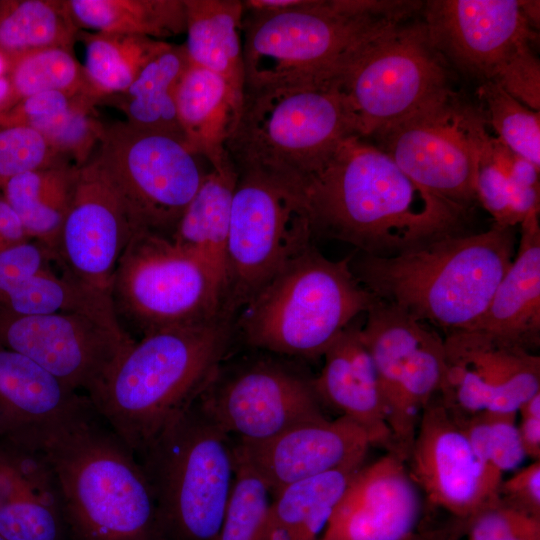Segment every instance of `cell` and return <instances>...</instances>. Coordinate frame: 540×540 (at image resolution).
I'll use <instances>...</instances> for the list:
<instances>
[{
    "instance_id": "1",
    "label": "cell",
    "mask_w": 540,
    "mask_h": 540,
    "mask_svg": "<svg viewBox=\"0 0 540 540\" xmlns=\"http://www.w3.org/2000/svg\"><path fill=\"white\" fill-rule=\"evenodd\" d=\"M302 193L314 237L375 257L467 232L470 208L422 188L358 135L340 143Z\"/></svg>"
},
{
    "instance_id": "2",
    "label": "cell",
    "mask_w": 540,
    "mask_h": 540,
    "mask_svg": "<svg viewBox=\"0 0 540 540\" xmlns=\"http://www.w3.org/2000/svg\"><path fill=\"white\" fill-rule=\"evenodd\" d=\"M9 436L33 444L49 462L70 540H159L145 471L91 401L62 419Z\"/></svg>"
},
{
    "instance_id": "3",
    "label": "cell",
    "mask_w": 540,
    "mask_h": 540,
    "mask_svg": "<svg viewBox=\"0 0 540 540\" xmlns=\"http://www.w3.org/2000/svg\"><path fill=\"white\" fill-rule=\"evenodd\" d=\"M514 228L443 237L392 257L354 250L350 268L379 301L444 334L471 327L484 313L516 252Z\"/></svg>"
},
{
    "instance_id": "4",
    "label": "cell",
    "mask_w": 540,
    "mask_h": 540,
    "mask_svg": "<svg viewBox=\"0 0 540 540\" xmlns=\"http://www.w3.org/2000/svg\"><path fill=\"white\" fill-rule=\"evenodd\" d=\"M235 338L234 320L226 316L149 333L134 341L88 398L137 455L197 401Z\"/></svg>"
},
{
    "instance_id": "5",
    "label": "cell",
    "mask_w": 540,
    "mask_h": 540,
    "mask_svg": "<svg viewBox=\"0 0 540 540\" xmlns=\"http://www.w3.org/2000/svg\"><path fill=\"white\" fill-rule=\"evenodd\" d=\"M350 254L334 261L314 244L287 262L239 311L235 337L280 355L322 357L377 301L356 279Z\"/></svg>"
},
{
    "instance_id": "6",
    "label": "cell",
    "mask_w": 540,
    "mask_h": 540,
    "mask_svg": "<svg viewBox=\"0 0 540 540\" xmlns=\"http://www.w3.org/2000/svg\"><path fill=\"white\" fill-rule=\"evenodd\" d=\"M353 135L359 136L355 116L332 82L251 89L244 91L227 151L237 172H258L302 193Z\"/></svg>"
},
{
    "instance_id": "7",
    "label": "cell",
    "mask_w": 540,
    "mask_h": 540,
    "mask_svg": "<svg viewBox=\"0 0 540 540\" xmlns=\"http://www.w3.org/2000/svg\"><path fill=\"white\" fill-rule=\"evenodd\" d=\"M156 504L159 540H217L235 473V442L197 402L136 455Z\"/></svg>"
},
{
    "instance_id": "8",
    "label": "cell",
    "mask_w": 540,
    "mask_h": 540,
    "mask_svg": "<svg viewBox=\"0 0 540 540\" xmlns=\"http://www.w3.org/2000/svg\"><path fill=\"white\" fill-rule=\"evenodd\" d=\"M396 24L359 14L353 0L244 10L245 90L329 83L362 43Z\"/></svg>"
},
{
    "instance_id": "9",
    "label": "cell",
    "mask_w": 540,
    "mask_h": 540,
    "mask_svg": "<svg viewBox=\"0 0 540 540\" xmlns=\"http://www.w3.org/2000/svg\"><path fill=\"white\" fill-rule=\"evenodd\" d=\"M109 295L119 326L134 340L225 316L224 289L213 271L170 238L143 230L122 253Z\"/></svg>"
},
{
    "instance_id": "10",
    "label": "cell",
    "mask_w": 540,
    "mask_h": 540,
    "mask_svg": "<svg viewBox=\"0 0 540 540\" xmlns=\"http://www.w3.org/2000/svg\"><path fill=\"white\" fill-rule=\"evenodd\" d=\"M407 21L362 43L331 81L345 96L362 138L451 91L448 64L423 21Z\"/></svg>"
},
{
    "instance_id": "11",
    "label": "cell",
    "mask_w": 540,
    "mask_h": 540,
    "mask_svg": "<svg viewBox=\"0 0 540 540\" xmlns=\"http://www.w3.org/2000/svg\"><path fill=\"white\" fill-rule=\"evenodd\" d=\"M303 194L254 171L238 172L226 246L223 314L231 319L293 257L313 244Z\"/></svg>"
},
{
    "instance_id": "12",
    "label": "cell",
    "mask_w": 540,
    "mask_h": 540,
    "mask_svg": "<svg viewBox=\"0 0 540 540\" xmlns=\"http://www.w3.org/2000/svg\"><path fill=\"white\" fill-rule=\"evenodd\" d=\"M92 158L136 227L168 238L208 173L183 140L125 121L105 125Z\"/></svg>"
},
{
    "instance_id": "13",
    "label": "cell",
    "mask_w": 540,
    "mask_h": 540,
    "mask_svg": "<svg viewBox=\"0 0 540 540\" xmlns=\"http://www.w3.org/2000/svg\"><path fill=\"white\" fill-rule=\"evenodd\" d=\"M365 314L360 333L377 372L392 454L405 462L421 414L441 388L444 338L379 300Z\"/></svg>"
},
{
    "instance_id": "14",
    "label": "cell",
    "mask_w": 540,
    "mask_h": 540,
    "mask_svg": "<svg viewBox=\"0 0 540 540\" xmlns=\"http://www.w3.org/2000/svg\"><path fill=\"white\" fill-rule=\"evenodd\" d=\"M480 113L451 90L369 139L416 184L470 208L476 200Z\"/></svg>"
},
{
    "instance_id": "15",
    "label": "cell",
    "mask_w": 540,
    "mask_h": 540,
    "mask_svg": "<svg viewBox=\"0 0 540 540\" xmlns=\"http://www.w3.org/2000/svg\"><path fill=\"white\" fill-rule=\"evenodd\" d=\"M196 402L238 441H263L294 426L327 419L312 379L269 358L232 366L224 361Z\"/></svg>"
},
{
    "instance_id": "16",
    "label": "cell",
    "mask_w": 540,
    "mask_h": 540,
    "mask_svg": "<svg viewBox=\"0 0 540 540\" xmlns=\"http://www.w3.org/2000/svg\"><path fill=\"white\" fill-rule=\"evenodd\" d=\"M134 341L117 323L89 314L0 312L1 345L27 356L87 396Z\"/></svg>"
},
{
    "instance_id": "17",
    "label": "cell",
    "mask_w": 540,
    "mask_h": 540,
    "mask_svg": "<svg viewBox=\"0 0 540 540\" xmlns=\"http://www.w3.org/2000/svg\"><path fill=\"white\" fill-rule=\"evenodd\" d=\"M445 368L439 398L451 411L517 412L540 392V357L474 330L444 336Z\"/></svg>"
},
{
    "instance_id": "18",
    "label": "cell",
    "mask_w": 540,
    "mask_h": 540,
    "mask_svg": "<svg viewBox=\"0 0 540 540\" xmlns=\"http://www.w3.org/2000/svg\"><path fill=\"white\" fill-rule=\"evenodd\" d=\"M138 230L122 199L91 158L77 169L55 262L74 280L109 295L117 263Z\"/></svg>"
},
{
    "instance_id": "19",
    "label": "cell",
    "mask_w": 540,
    "mask_h": 540,
    "mask_svg": "<svg viewBox=\"0 0 540 540\" xmlns=\"http://www.w3.org/2000/svg\"><path fill=\"white\" fill-rule=\"evenodd\" d=\"M405 465L430 505L460 519L496 498L502 482L481 464L439 396L421 414Z\"/></svg>"
},
{
    "instance_id": "20",
    "label": "cell",
    "mask_w": 540,
    "mask_h": 540,
    "mask_svg": "<svg viewBox=\"0 0 540 540\" xmlns=\"http://www.w3.org/2000/svg\"><path fill=\"white\" fill-rule=\"evenodd\" d=\"M421 12L436 51L481 83L537 36L520 0H428Z\"/></svg>"
},
{
    "instance_id": "21",
    "label": "cell",
    "mask_w": 540,
    "mask_h": 540,
    "mask_svg": "<svg viewBox=\"0 0 540 540\" xmlns=\"http://www.w3.org/2000/svg\"><path fill=\"white\" fill-rule=\"evenodd\" d=\"M370 446L366 431L340 416L303 423L263 441H237L235 452L275 495L298 481L334 470L361 468Z\"/></svg>"
},
{
    "instance_id": "22",
    "label": "cell",
    "mask_w": 540,
    "mask_h": 540,
    "mask_svg": "<svg viewBox=\"0 0 540 540\" xmlns=\"http://www.w3.org/2000/svg\"><path fill=\"white\" fill-rule=\"evenodd\" d=\"M420 493L387 452L354 474L318 540H405L420 526Z\"/></svg>"
},
{
    "instance_id": "23",
    "label": "cell",
    "mask_w": 540,
    "mask_h": 540,
    "mask_svg": "<svg viewBox=\"0 0 540 540\" xmlns=\"http://www.w3.org/2000/svg\"><path fill=\"white\" fill-rule=\"evenodd\" d=\"M0 534L6 540H70L60 491L44 454L0 434Z\"/></svg>"
},
{
    "instance_id": "24",
    "label": "cell",
    "mask_w": 540,
    "mask_h": 540,
    "mask_svg": "<svg viewBox=\"0 0 540 540\" xmlns=\"http://www.w3.org/2000/svg\"><path fill=\"white\" fill-rule=\"evenodd\" d=\"M361 325L353 321L323 354L324 364L312 379L322 404L362 427L372 446L392 453L391 432L377 372L362 340Z\"/></svg>"
},
{
    "instance_id": "25",
    "label": "cell",
    "mask_w": 540,
    "mask_h": 540,
    "mask_svg": "<svg viewBox=\"0 0 540 540\" xmlns=\"http://www.w3.org/2000/svg\"><path fill=\"white\" fill-rule=\"evenodd\" d=\"M520 228V241L509 269L484 313L465 330L533 351L540 343L539 212L530 213Z\"/></svg>"
},
{
    "instance_id": "26",
    "label": "cell",
    "mask_w": 540,
    "mask_h": 540,
    "mask_svg": "<svg viewBox=\"0 0 540 540\" xmlns=\"http://www.w3.org/2000/svg\"><path fill=\"white\" fill-rule=\"evenodd\" d=\"M89 402L32 359L0 344V434L57 421Z\"/></svg>"
},
{
    "instance_id": "27",
    "label": "cell",
    "mask_w": 540,
    "mask_h": 540,
    "mask_svg": "<svg viewBox=\"0 0 540 540\" xmlns=\"http://www.w3.org/2000/svg\"><path fill=\"white\" fill-rule=\"evenodd\" d=\"M241 106L220 76L190 62L177 90L178 122L188 148L214 170L236 168L227 142Z\"/></svg>"
},
{
    "instance_id": "28",
    "label": "cell",
    "mask_w": 540,
    "mask_h": 540,
    "mask_svg": "<svg viewBox=\"0 0 540 540\" xmlns=\"http://www.w3.org/2000/svg\"><path fill=\"white\" fill-rule=\"evenodd\" d=\"M192 64L220 76L242 103L245 75L240 30L244 8L238 0H184Z\"/></svg>"
},
{
    "instance_id": "29",
    "label": "cell",
    "mask_w": 540,
    "mask_h": 540,
    "mask_svg": "<svg viewBox=\"0 0 540 540\" xmlns=\"http://www.w3.org/2000/svg\"><path fill=\"white\" fill-rule=\"evenodd\" d=\"M189 65L185 45L168 43L146 63L126 90L100 103H109L121 110L125 122L138 130L184 141L177 117L176 96Z\"/></svg>"
},
{
    "instance_id": "30",
    "label": "cell",
    "mask_w": 540,
    "mask_h": 540,
    "mask_svg": "<svg viewBox=\"0 0 540 540\" xmlns=\"http://www.w3.org/2000/svg\"><path fill=\"white\" fill-rule=\"evenodd\" d=\"M237 179L236 168L226 171L211 168L170 238L201 259L217 276L224 291L226 246Z\"/></svg>"
},
{
    "instance_id": "31",
    "label": "cell",
    "mask_w": 540,
    "mask_h": 540,
    "mask_svg": "<svg viewBox=\"0 0 540 540\" xmlns=\"http://www.w3.org/2000/svg\"><path fill=\"white\" fill-rule=\"evenodd\" d=\"M77 169L74 165L64 164L26 172L9 179L1 191L28 238L45 246L54 262Z\"/></svg>"
},
{
    "instance_id": "32",
    "label": "cell",
    "mask_w": 540,
    "mask_h": 540,
    "mask_svg": "<svg viewBox=\"0 0 540 540\" xmlns=\"http://www.w3.org/2000/svg\"><path fill=\"white\" fill-rule=\"evenodd\" d=\"M360 468H344L293 483L273 495L266 540H318Z\"/></svg>"
},
{
    "instance_id": "33",
    "label": "cell",
    "mask_w": 540,
    "mask_h": 540,
    "mask_svg": "<svg viewBox=\"0 0 540 540\" xmlns=\"http://www.w3.org/2000/svg\"><path fill=\"white\" fill-rule=\"evenodd\" d=\"M483 112L475 123L477 167L476 200L493 217L494 224L514 228L532 212H539L540 188L516 182L509 171L515 154L487 131Z\"/></svg>"
},
{
    "instance_id": "34",
    "label": "cell",
    "mask_w": 540,
    "mask_h": 540,
    "mask_svg": "<svg viewBox=\"0 0 540 540\" xmlns=\"http://www.w3.org/2000/svg\"><path fill=\"white\" fill-rule=\"evenodd\" d=\"M79 29L155 40L186 32L184 0H67Z\"/></svg>"
},
{
    "instance_id": "35",
    "label": "cell",
    "mask_w": 540,
    "mask_h": 540,
    "mask_svg": "<svg viewBox=\"0 0 540 540\" xmlns=\"http://www.w3.org/2000/svg\"><path fill=\"white\" fill-rule=\"evenodd\" d=\"M79 32L67 0L0 1V53L8 60L48 48L73 51Z\"/></svg>"
},
{
    "instance_id": "36",
    "label": "cell",
    "mask_w": 540,
    "mask_h": 540,
    "mask_svg": "<svg viewBox=\"0 0 540 540\" xmlns=\"http://www.w3.org/2000/svg\"><path fill=\"white\" fill-rule=\"evenodd\" d=\"M78 38L85 44L83 67L98 104L126 90L146 63L168 44L144 36L81 30Z\"/></svg>"
},
{
    "instance_id": "37",
    "label": "cell",
    "mask_w": 540,
    "mask_h": 540,
    "mask_svg": "<svg viewBox=\"0 0 540 540\" xmlns=\"http://www.w3.org/2000/svg\"><path fill=\"white\" fill-rule=\"evenodd\" d=\"M8 62L10 95L1 111L29 96L53 91L71 97H89L98 105L84 67L74 57L73 51L63 48L42 49L23 54Z\"/></svg>"
},
{
    "instance_id": "38",
    "label": "cell",
    "mask_w": 540,
    "mask_h": 540,
    "mask_svg": "<svg viewBox=\"0 0 540 540\" xmlns=\"http://www.w3.org/2000/svg\"><path fill=\"white\" fill-rule=\"evenodd\" d=\"M453 414L481 464L498 480L502 481L504 472L518 468L525 459L517 412Z\"/></svg>"
},
{
    "instance_id": "39",
    "label": "cell",
    "mask_w": 540,
    "mask_h": 540,
    "mask_svg": "<svg viewBox=\"0 0 540 540\" xmlns=\"http://www.w3.org/2000/svg\"><path fill=\"white\" fill-rule=\"evenodd\" d=\"M477 95L497 138L540 168V111L529 109L491 80L479 85Z\"/></svg>"
},
{
    "instance_id": "40",
    "label": "cell",
    "mask_w": 540,
    "mask_h": 540,
    "mask_svg": "<svg viewBox=\"0 0 540 540\" xmlns=\"http://www.w3.org/2000/svg\"><path fill=\"white\" fill-rule=\"evenodd\" d=\"M271 492L235 452V473L217 540H266Z\"/></svg>"
},
{
    "instance_id": "41",
    "label": "cell",
    "mask_w": 540,
    "mask_h": 540,
    "mask_svg": "<svg viewBox=\"0 0 540 540\" xmlns=\"http://www.w3.org/2000/svg\"><path fill=\"white\" fill-rule=\"evenodd\" d=\"M89 98H81L67 111L44 120L33 129L64 159L76 167L85 165L99 147L105 125Z\"/></svg>"
},
{
    "instance_id": "42",
    "label": "cell",
    "mask_w": 540,
    "mask_h": 540,
    "mask_svg": "<svg viewBox=\"0 0 540 540\" xmlns=\"http://www.w3.org/2000/svg\"><path fill=\"white\" fill-rule=\"evenodd\" d=\"M64 164L71 163L38 131L20 125L0 126V192L17 175Z\"/></svg>"
},
{
    "instance_id": "43",
    "label": "cell",
    "mask_w": 540,
    "mask_h": 540,
    "mask_svg": "<svg viewBox=\"0 0 540 540\" xmlns=\"http://www.w3.org/2000/svg\"><path fill=\"white\" fill-rule=\"evenodd\" d=\"M465 540H540V517L497 496L467 519Z\"/></svg>"
},
{
    "instance_id": "44",
    "label": "cell",
    "mask_w": 540,
    "mask_h": 540,
    "mask_svg": "<svg viewBox=\"0 0 540 540\" xmlns=\"http://www.w3.org/2000/svg\"><path fill=\"white\" fill-rule=\"evenodd\" d=\"M491 81L529 109L540 111V62L531 45L517 50Z\"/></svg>"
},
{
    "instance_id": "45",
    "label": "cell",
    "mask_w": 540,
    "mask_h": 540,
    "mask_svg": "<svg viewBox=\"0 0 540 540\" xmlns=\"http://www.w3.org/2000/svg\"><path fill=\"white\" fill-rule=\"evenodd\" d=\"M51 252L35 240H27L0 252V296L17 284L52 268Z\"/></svg>"
},
{
    "instance_id": "46",
    "label": "cell",
    "mask_w": 540,
    "mask_h": 540,
    "mask_svg": "<svg viewBox=\"0 0 540 540\" xmlns=\"http://www.w3.org/2000/svg\"><path fill=\"white\" fill-rule=\"evenodd\" d=\"M81 98L89 97H71L57 91L29 96L0 112V126L20 125L34 128L38 123L67 111Z\"/></svg>"
},
{
    "instance_id": "47",
    "label": "cell",
    "mask_w": 540,
    "mask_h": 540,
    "mask_svg": "<svg viewBox=\"0 0 540 540\" xmlns=\"http://www.w3.org/2000/svg\"><path fill=\"white\" fill-rule=\"evenodd\" d=\"M497 496L516 509L540 517V460L503 479Z\"/></svg>"
},
{
    "instance_id": "48",
    "label": "cell",
    "mask_w": 540,
    "mask_h": 540,
    "mask_svg": "<svg viewBox=\"0 0 540 540\" xmlns=\"http://www.w3.org/2000/svg\"><path fill=\"white\" fill-rule=\"evenodd\" d=\"M517 423L522 448L526 457L540 460V392L526 400L518 409Z\"/></svg>"
},
{
    "instance_id": "49",
    "label": "cell",
    "mask_w": 540,
    "mask_h": 540,
    "mask_svg": "<svg viewBox=\"0 0 540 540\" xmlns=\"http://www.w3.org/2000/svg\"><path fill=\"white\" fill-rule=\"evenodd\" d=\"M31 240L8 203L0 197V252L19 243Z\"/></svg>"
},
{
    "instance_id": "50",
    "label": "cell",
    "mask_w": 540,
    "mask_h": 540,
    "mask_svg": "<svg viewBox=\"0 0 540 540\" xmlns=\"http://www.w3.org/2000/svg\"><path fill=\"white\" fill-rule=\"evenodd\" d=\"M467 519L450 516L439 525L420 528L405 540H465Z\"/></svg>"
},
{
    "instance_id": "51",
    "label": "cell",
    "mask_w": 540,
    "mask_h": 540,
    "mask_svg": "<svg viewBox=\"0 0 540 540\" xmlns=\"http://www.w3.org/2000/svg\"><path fill=\"white\" fill-rule=\"evenodd\" d=\"M8 69V59L0 53V111L5 107L10 95Z\"/></svg>"
},
{
    "instance_id": "52",
    "label": "cell",
    "mask_w": 540,
    "mask_h": 540,
    "mask_svg": "<svg viewBox=\"0 0 540 540\" xmlns=\"http://www.w3.org/2000/svg\"><path fill=\"white\" fill-rule=\"evenodd\" d=\"M520 6L530 26L534 30L538 29L540 23V2L538 0H520Z\"/></svg>"
},
{
    "instance_id": "53",
    "label": "cell",
    "mask_w": 540,
    "mask_h": 540,
    "mask_svg": "<svg viewBox=\"0 0 540 540\" xmlns=\"http://www.w3.org/2000/svg\"><path fill=\"white\" fill-rule=\"evenodd\" d=\"M0 540H6V539L0 534Z\"/></svg>"
}]
</instances>
